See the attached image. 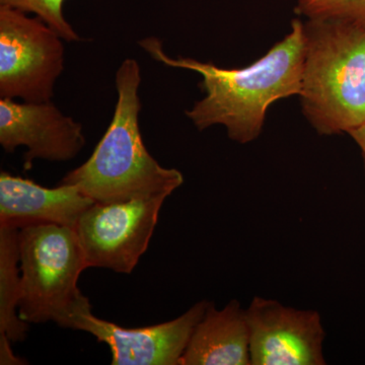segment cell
I'll list each match as a JSON object with an SVG mask.
<instances>
[{
  "mask_svg": "<svg viewBox=\"0 0 365 365\" xmlns=\"http://www.w3.org/2000/svg\"><path fill=\"white\" fill-rule=\"evenodd\" d=\"M138 45L165 66L200 74L199 86L205 96L185 112L186 116L199 131L222 125L230 140L240 144L260 136L273 103L302 93L304 40V23L299 19L292 21V30L284 39L242 68H222L189 57L173 58L157 37L145 38Z\"/></svg>",
  "mask_w": 365,
  "mask_h": 365,
  "instance_id": "1",
  "label": "cell"
},
{
  "mask_svg": "<svg viewBox=\"0 0 365 365\" xmlns=\"http://www.w3.org/2000/svg\"><path fill=\"white\" fill-rule=\"evenodd\" d=\"M115 85L118 98L111 123L88 160L60 182L78 187L97 203L169 197L182 186L184 176L160 165L143 143L139 127L141 69L135 59L122 61Z\"/></svg>",
  "mask_w": 365,
  "mask_h": 365,
  "instance_id": "2",
  "label": "cell"
},
{
  "mask_svg": "<svg viewBox=\"0 0 365 365\" xmlns=\"http://www.w3.org/2000/svg\"><path fill=\"white\" fill-rule=\"evenodd\" d=\"M302 109L319 135L365 125V26L337 20L304 23Z\"/></svg>",
  "mask_w": 365,
  "mask_h": 365,
  "instance_id": "3",
  "label": "cell"
},
{
  "mask_svg": "<svg viewBox=\"0 0 365 365\" xmlns=\"http://www.w3.org/2000/svg\"><path fill=\"white\" fill-rule=\"evenodd\" d=\"M21 319L29 324L54 322L83 295L79 276L86 264L76 230L57 225L19 230Z\"/></svg>",
  "mask_w": 365,
  "mask_h": 365,
  "instance_id": "4",
  "label": "cell"
},
{
  "mask_svg": "<svg viewBox=\"0 0 365 365\" xmlns=\"http://www.w3.org/2000/svg\"><path fill=\"white\" fill-rule=\"evenodd\" d=\"M63 41L38 16L0 6V98L52 101L64 69Z\"/></svg>",
  "mask_w": 365,
  "mask_h": 365,
  "instance_id": "5",
  "label": "cell"
},
{
  "mask_svg": "<svg viewBox=\"0 0 365 365\" xmlns=\"http://www.w3.org/2000/svg\"><path fill=\"white\" fill-rule=\"evenodd\" d=\"M167 196L93 204L76 225L88 267L130 274L145 253Z\"/></svg>",
  "mask_w": 365,
  "mask_h": 365,
  "instance_id": "6",
  "label": "cell"
},
{
  "mask_svg": "<svg viewBox=\"0 0 365 365\" xmlns=\"http://www.w3.org/2000/svg\"><path fill=\"white\" fill-rule=\"evenodd\" d=\"M197 302L172 321L143 328H123L91 313L90 300L81 295L56 324L90 333L111 350L113 365H180L190 337L207 307Z\"/></svg>",
  "mask_w": 365,
  "mask_h": 365,
  "instance_id": "7",
  "label": "cell"
},
{
  "mask_svg": "<svg viewBox=\"0 0 365 365\" xmlns=\"http://www.w3.org/2000/svg\"><path fill=\"white\" fill-rule=\"evenodd\" d=\"M251 365H325V329L314 309L255 297L246 309Z\"/></svg>",
  "mask_w": 365,
  "mask_h": 365,
  "instance_id": "8",
  "label": "cell"
},
{
  "mask_svg": "<svg viewBox=\"0 0 365 365\" xmlns=\"http://www.w3.org/2000/svg\"><path fill=\"white\" fill-rule=\"evenodd\" d=\"M86 143L83 125L52 101L20 103L0 98V145L7 153L25 146L24 170L32 169L36 160L68 162Z\"/></svg>",
  "mask_w": 365,
  "mask_h": 365,
  "instance_id": "9",
  "label": "cell"
},
{
  "mask_svg": "<svg viewBox=\"0 0 365 365\" xmlns=\"http://www.w3.org/2000/svg\"><path fill=\"white\" fill-rule=\"evenodd\" d=\"M95 201L73 185L46 188L30 179L0 174V225L21 230L32 225L76 228Z\"/></svg>",
  "mask_w": 365,
  "mask_h": 365,
  "instance_id": "10",
  "label": "cell"
},
{
  "mask_svg": "<svg viewBox=\"0 0 365 365\" xmlns=\"http://www.w3.org/2000/svg\"><path fill=\"white\" fill-rule=\"evenodd\" d=\"M180 365H251L246 309L237 299L222 309L208 302Z\"/></svg>",
  "mask_w": 365,
  "mask_h": 365,
  "instance_id": "11",
  "label": "cell"
},
{
  "mask_svg": "<svg viewBox=\"0 0 365 365\" xmlns=\"http://www.w3.org/2000/svg\"><path fill=\"white\" fill-rule=\"evenodd\" d=\"M21 297L19 228L0 225V333L11 342L25 340L30 328L19 314Z\"/></svg>",
  "mask_w": 365,
  "mask_h": 365,
  "instance_id": "12",
  "label": "cell"
},
{
  "mask_svg": "<svg viewBox=\"0 0 365 365\" xmlns=\"http://www.w3.org/2000/svg\"><path fill=\"white\" fill-rule=\"evenodd\" d=\"M294 13L307 20H337L365 26V0H297Z\"/></svg>",
  "mask_w": 365,
  "mask_h": 365,
  "instance_id": "13",
  "label": "cell"
},
{
  "mask_svg": "<svg viewBox=\"0 0 365 365\" xmlns=\"http://www.w3.org/2000/svg\"><path fill=\"white\" fill-rule=\"evenodd\" d=\"M64 2L66 0H0V6L35 14L66 42H78L81 37L64 16Z\"/></svg>",
  "mask_w": 365,
  "mask_h": 365,
  "instance_id": "14",
  "label": "cell"
},
{
  "mask_svg": "<svg viewBox=\"0 0 365 365\" xmlns=\"http://www.w3.org/2000/svg\"><path fill=\"white\" fill-rule=\"evenodd\" d=\"M11 340L4 333H0V364L1 365H23L28 364L26 359L14 355Z\"/></svg>",
  "mask_w": 365,
  "mask_h": 365,
  "instance_id": "15",
  "label": "cell"
},
{
  "mask_svg": "<svg viewBox=\"0 0 365 365\" xmlns=\"http://www.w3.org/2000/svg\"><path fill=\"white\" fill-rule=\"evenodd\" d=\"M349 135L351 136L354 143L359 146L362 160H364L365 170V125L359 127V129H355V130L350 132Z\"/></svg>",
  "mask_w": 365,
  "mask_h": 365,
  "instance_id": "16",
  "label": "cell"
}]
</instances>
